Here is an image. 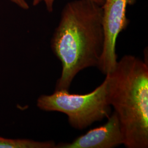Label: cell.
<instances>
[{
  "instance_id": "7a4b0ae2",
  "label": "cell",
  "mask_w": 148,
  "mask_h": 148,
  "mask_svg": "<svg viewBox=\"0 0 148 148\" xmlns=\"http://www.w3.org/2000/svg\"><path fill=\"white\" fill-rule=\"evenodd\" d=\"M108 95L116 113L127 148H148V65L125 55L106 74Z\"/></svg>"
},
{
  "instance_id": "ba28073f",
  "label": "cell",
  "mask_w": 148,
  "mask_h": 148,
  "mask_svg": "<svg viewBox=\"0 0 148 148\" xmlns=\"http://www.w3.org/2000/svg\"><path fill=\"white\" fill-rule=\"evenodd\" d=\"M12 2L16 4L21 9L27 10L29 8V5H28L26 0H10Z\"/></svg>"
},
{
  "instance_id": "3957f363",
  "label": "cell",
  "mask_w": 148,
  "mask_h": 148,
  "mask_svg": "<svg viewBox=\"0 0 148 148\" xmlns=\"http://www.w3.org/2000/svg\"><path fill=\"white\" fill-rule=\"evenodd\" d=\"M37 106L43 111L65 114L71 127L82 130L110 115L107 77L95 90L85 95L70 94L69 90H59L50 95H41Z\"/></svg>"
},
{
  "instance_id": "6da1fadb",
  "label": "cell",
  "mask_w": 148,
  "mask_h": 148,
  "mask_svg": "<svg viewBox=\"0 0 148 148\" xmlns=\"http://www.w3.org/2000/svg\"><path fill=\"white\" fill-rule=\"evenodd\" d=\"M102 16L101 6L90 0H74L64 5L51 40L62 67L56 90H69L79 72L97 67L104 44Z\"/></svg>"
},
{
  "instance_id": "8992f818",
  "label": "cell",
  "mask_w": 148,
  "mask_h": 148,
  "mask_svg": "<svg viewBox=\"0 0 148 148\" xmlns=\"http://www.w3.org/2000/svg\"><path fill=\"white\" fill-rule=\"evenodd\" d=\"M53 141L39 142L29 139H10L0 136V148H55Z\"/></svg>"
},
{
  "instance_id": "5b68a950",
  "label": "cell",
  "mask_w": 148,
  "mask_h": 148,
  "mask_svg": "<svg viewBox=\"0 0 148 148\" xmlns=\"http://www.w3.org/2000/svg\"><path fill=\"white\" fill-rule=\"evenodd\" d=\"M108 121L88 131L70 143L56 144L55 148H113L124 143V136L116 113L114 111Z\"/></svg>"
},
{
  "instance_id": "52a82bcc",
  "label": "cell",
  "mask_w": 148,
  "mask_h": 148,
  "mask_svg": "<svg viewBox=\"0 0 148 148\" xmlns=\"http://www.w3.org/2000/svg\"><path fill=\"white\" fill-rule=\"evenodd\" d=\"M55 1L56 0H32V5L34 6H36L39 3L43 2L46 5V9L48 12H49V13H51L53 11V5H54ZM90 1L95 2L96 4L101 6H102L105 1V0H90Z\"/></svg>"
},
{
  "instance_id": "277c9868",
  "label": "cell",
  "mask_w": 148,
  "mask_h": 148,
  "mask_svg": "<svg viewBox=\"0 0 148 148\" xmlns=\"http://www.w3.org/2000/svg\"><path fill=\"white\" fill-rule=\"evenodd\" d=\"M137 0H105L102 5V25L104 32L103 52L97 68L103 74L111 73L116 65L117 38L127 28L130 20L126 16L127 7Z\"/></svg>"
}]
</instances>
